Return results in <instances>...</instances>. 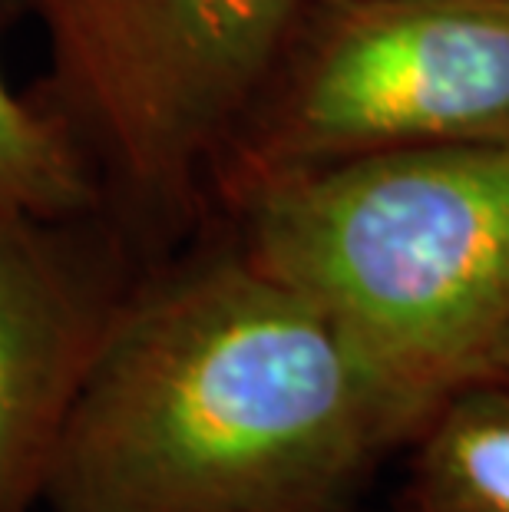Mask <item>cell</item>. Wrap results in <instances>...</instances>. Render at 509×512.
Wrapping results in <instances>:
<instances>
[{
    "label": "cell",
    "instance_id": "6da1fadb",
    "mask_svg": "<svg viewBox=\"0 0 509 512\" xmlns=\"http://www.w3.org/2000/svg\"><path fill=\"white\" fill-rule=\"evenodd\" d=\"M417 417L242 245L139 271L63 430L50 512H361Z\"/></svg>",
    "mask_w": 509,
    "mask_h": 512
},
{
    "label": "cell",
    "instance_id": "7a4b0ae2",
    "mask_svg": "<svg viewBox=\"0 0 509 512\" xmlns=\"http://www.w3.org/2000/svg\"><path fill=\"white\" fill-rule=\"evenodd\" d=\"M238 245L338 328L417 423L509 331V143L281 172L232 195Z\"/></svg>",
    "mask_w": 509,
    "mask_h": 512
},
{
    "label": "cell",
    "instance_id": "3957f363",
    "mask_svg": "<svg viewBox=\"0 0 509 512\" xmlns=\"http://www.w3.org/2000/svg\"><path fill=\"white\" fill-rule=\"evenodd\" d=\"M318 0H27L47 34L43 106L126 228L189 219Z\"/></svg>",
    "mask_w": 509,
    "mask_h": 512
},
{
    "label": "cell",
    "instance_id": "277c9868",
    "mask_svg": "<svg viewBox=\"0 0 509 512\" xmlns=\"http://www.w3.org/2000/svg\"><path fill=\"white\" fill-rule=\"evenodd\" d=\"M490 143H509V0H318L215 189Z\"/></svg>",
    "mask_w": 509,
    "mask_h": 512
},
{
    "label": "cell",
    "instance_id": "5b68a950",
    "mask_svg": "<svg viewBox=\"0 0 509 512\" xmlns=\"http://www.w3.org/2000/svg\"><path fill=\"white\" fill-rule=\"evenodd\" d=\"M136 278L103 219L0 212V512L43 506L73 403Z\"/></svg>",
    "mask_w": 509,
    "mask_h": 512
},
{
    "label": "cell",
    "instance_id": "8992f818",
    "mask_svg": "<svg viewBox=\"0 0 509 512\" xmlns=\"http://www.w3.org/2000/svg\"><path fill=\"white\" fill-rule=\"evenodd\" d=\"M397 512H509V384L476 377L410 433Z\"/></svg>",
    "mask_w": 509,
    "mask_h": 512
},
{
    "label": "cell",
    "instance_id": "52a82bcc",
    "mask_svg": "<svg viewBox=\"0 0 509 512\" xmlns=\"http://www.w3.org/2000/svg\"><path fill=\"white\" fill-rule=\"evenodd\" d=\"M0 212L47 222L103 219V192L67 126L0 73Z\"/></svg>",
    "mask_w": 509,
    "mask_h": 512
},
{
    "label": "cell",
    "instance_id": "ba28073f",
    "mask_svg": "<svg viewBox=\"0 0 509 512\" xmlns=\"http://www.w3.org/2000/svg\"><path fill=\"white\" fill-rule=\"evenodd\" d=\"M486 377L506 380V384H509V331L503 334L500 347L493 351V361H490V370H486Z\"/></svg>",
    "mask_w": 509,
    "mask_h": 512
},
{
    "label": "cell",
    "instance_id": "9c48e42d",
    "mask_svg": "<svg viewBox=\"0 0 509 512\" xmlns=\"http://www.w3.org/2000/svg\"><path fill=\"white\" fill-rule=\"evenodd\" d=\"M7 4H24L27 7V0H7Z\"/></svg>",
    "mask_w": 509,
    "mask_h": 512
}]
</instances>
